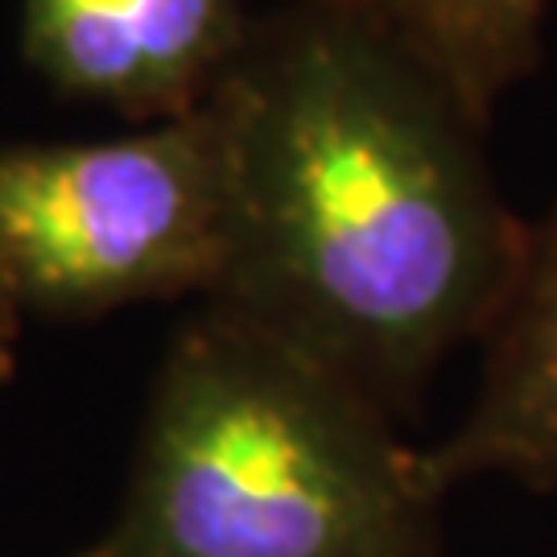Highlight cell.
<instances>
[{
  "instance_id": "7",
  "label": "cell",
  "mask_w": 557,
  "mask_h": 557,
  "mask_svg": "<svg viewBox=\"0 0 557 557\" xmlns=\"http://www.w3.org/2000/svg\"><path fill=\"white\" fill-rule=\"evenodd\" d=\"M17 335H21L17 301L0 289V384L17 372Z\"/></svg>"
},
{
  "instance_id": "4",
  "label": "cell",
  "mask_w": 557,
  "mask_h": 557,
  "mask_svg": "<svg viewBox=\"0 0 557 557\" xmlns=\"http://www.w3.org/2000/svg\"><path fill=\"white\" fill-rule=\"evenodd\" d=\"M248 25L244 0H21V50L41 79L149 124L199 112Z\"/></svg>"
},
{
  "instance_id": "2",
  "label": "cell",
  "mask_w": 557,
  "mask_h": 557,
  "mask_svg": "<svg viewBox=\"0 0 557 557\" xmlns=\"http://www.w3.org/2000/svg\"><path fill=\"white\" fill-rule=\"evenodd\" d=\"M421 446L356 384L202 301L140 413L120 512L91 557H438Z\"/></svg>"
},
{
  "instance_id": "6",
  "label": "cell",
  "mask_w": 557,
  "mask_h": 557,
  "mask_svg": "<svg viewBox=\"0 0 557 557\" xmlns=\"http://www.w3.org/2000/svg\"><path fill=\"white\" fill-rule=\"evenodd\" d=\"M393 38L487 128L499 100L537 71L549 0H319Z\"/></svg>"
},
{
  "instance_id": "3",
  "label": "cell",
  "mask_w": 557,
  "mask_h": 557,
  "mask_svg": "<svg viewBox=\"0 0 557 557\" xmlns=\"http://www.w3.org/2000/svg\"><path fill=\"white\" fill-rule=\"evenodd\" d=\"M220 257V145L202 108L112 140L0 145V289L21 314L207 294Z\"/></svg>"
},
{
  "instance_id": "8",
  "label": "cell",
  "mask_w": 557,
  "mask_h": 557,
  "mask_svg": "<svg viewBox=\"0 0 557 557\" xmlns=\"http://www.w3.org/2000/svg\"><path fill=\"white\" fill-rule=\"evenodd\" d=\"M71 557H91V549H79V554H71Z\"/></svg>"
},
{
  "instance_id": "5",
  "label": "cell",
  "mask_w": 557,
  "mask_h": 557,
  "mask_svg": "<svg viewBox=\"0 0 557 557\" xmlns=\"http://www.w3.org/2000/svg\"><path fill=\"white\" fill-rule=\"evenodd\" d=\"M483 343L467 413L442 442L421 446L425 479L442 499L479 479L557 492V211L529 227L517 285Z\"/></svg>"
},
{
  "instance_id": "1",
  "label": "cell",
  "mask_w": 557,
  "mask_h": 557,
  "mask_svg": "<svg viewBox=\"0 0 557 557\" xmlns=\"http://www.w3.org/2000/svg\"><path fill=\"white\" fill-rule=\"evenodd\" d=\"M202 112L223 174V257L202 301L418 409L512 294L529 227L483 124L409 50L319 0L248 25Z\"/></svg>"
}]
</instances>
